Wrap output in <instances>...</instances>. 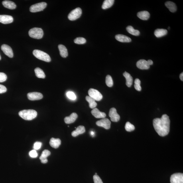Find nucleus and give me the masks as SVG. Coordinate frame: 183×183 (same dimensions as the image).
Here are the masks:
<instances>
[{"label":"nucleus","instance_id":"412c9836","mask_svg":"<svg viewBox=\"0 0 183 183\" xmlns=\"http://www.w3.org/2000/svg\"><path fill=\"white\" fill-rule=\"evenodd\" d=\"M58 47L61 56L63 58H67L68 56V52L66 47L62 44H60Z\"/></svg>","mask_w":183,"mask_h":183},{"label":"nucleus","instance_id":"4468645a","mask_svg":"<svg viewBox=\"0 0 183 183\" xmlns=\"http://www.w3.org/2000/svg\"><path fill=\"white\" fill-rule=\"evenodd\" d=\"M13 21V17L12 16L8 15H0V22L5 24H9Z\"/></svg>","mask_w":183,"mask_h":183},{"label":"nucleus","instance_id":"79ce46f5","mask_svg":"<svg viewBox=\"0 0 183 183\" xmlns=\"http://www.w3.org/2000/svg\"><path fill=\"white\" fill-rule=\"evenodd\" d=\"M147 62L148 64L150 65V66L153 64V62H152V61L151 60H148L147 61Z\"/></svg>","mask_w":183,"mask_h":183},{"label":"nucleus","instance_id":"bb28decb","mask_svg":"<svg viewBox=\"0 0 183 183\" xmlns=\"http://www.w3.org/2000/svg\"><path fill=\"white\" fill-rule=\"evenodd\" d=\"M86 100L88 102L89 104V107L91 109H94L97 106V103L95 100L90 96H87L85 97Z\"/></svg>","mask_w":183,"mask_h":183},{"label":"nucleus","instance_id":"c9c22d12","mask_svg":"<svg viewBox=\"0 0 183 183\" xmlns=\"http://www.w3.org/2000/svg\"><path fill=\"white\" fill-rule=\"evenodd\" d=\"M51 152L48 150H45L42 152L41 155L40 157L44 158H47L50 155Z\"/></svg>","mask_w":183,"mask_h":183},{"label":"nucleus","instance_id":"423d86ee","mask_svg":"<svg viewBox=\"0 0 183 183\" xmlns=\"http://www.w3.org/2000/svg\"><path fill=\"white\" fill-rule=\"evenodd\" d=\"M47 6V3L45 2H41L32 5L30 8V11L32 13L42 11Z\"/></svg>","mask_w":183,"mask_h":183},{"label":"nucleus","instance_id":"2eb2a0df","mask_svg":"<svg viewBox=\"0 0 183 183\" xmlns=\"http://www.w3.org/2000/svg\"><path fill=\"white\" fill-rule=\"evenodd\" d=\"M91 113L97 119H100V118H105L106 116V115L104 112H103L100 111L99 110L95 108L93 109L92 111H91Z\"/></svg>","mask_w":183,"mask_h":183},{"label":"nucleus","instance_id":"6ab92c4d","mask_svg":"<svg viewBox=\"0 0 183 183\" xmlns=\"http://www.w3.org/2000/svg\"><path fill=\"white\" fill-rule=\"evenodd\" d=\"M50 144L51 147L55 148H58L61 143V140L59 138H51L50 141Z\"/></svg>","mask_w":183,"mask_h":183},{"label":"nucleus","instance_id":"1a4fd4ad","mask_svg":"<svg viewBox=\"0 0 183 183\" xmlns=\"http://www.w3.org/2000/svg\"><path fill=\"white\" fill-rule=\"evenodd\" d=\"M111 121L107 118H103L102 119L96 122V124L99 127H102L106 129H109L111 127Z\"/></svg>","mask_w":183,"mask_h":183},{"label":"nucleus","instance_id":"ea45409f","mask_svg":"<svg viewBox=\"0 0 183 183\" xmlns=\"http://www.w3.org/2000/svg\"><path fill=\"white\" fill-rule=\"evenodd\" d=\"M7 91V89L5 86L0 85V94L5 93Z\"/></svg>","mask_w":183,"mask_h":183},{"label":"nucleus","instance_id":"a19ab883","mask_svg":"<svg viewBox=\"0 0 183 183\" xmlns=\"http://www.w3.org/2000/svg\"><path fill=\"white\" fill-rule=\"evenodd\" d=\"M40 159L41 160V162L42 164H46L48 162V160L47 158L42 157L40 156Z\"/></svg>","mask_w":183,"mask_h":183},{"label":"nucleus","instance_id":"a211bd4d","mask_svg":"<svg viewBox=\"0 0 183 183\" xmlns=\"http://www.w3.org/2000/svg\"><path fill=\"white\" fill-rule=\"evenodd\" d=\"M85 131V127L83 126L80 125L76 128V130L72 132V135L73 137H76L79 135L84 133Z\"/></svg>","mask_w":183,"mask_h":183},{"label":"nucleus","instance_id":"ddd939ff","mask_svg":"<svg viewBox=\"0 0 183 183\" xmlns=\"http://www.w3.org/2000/svg\"><path fill=\"white\" fill-rule=\"evenodd\" d=\"M137 68L141 70H147L150 68V66L147 61L144 60H141L138 61L136 63Z\"/></svg>","mask_w":183,"mask_h":183},{"label":"nucleus","instance_id":"4be33fe9","mask_svg":"<svg viewBox=\"0 0 183 183\" xmlns=\"http://www.w3.org/2000/svg\"><path fill=\"white\" fill-rule=\"evenodd\" d=\"M2 4L4 7L11 10L15 9L16 5L13 2L9 1H5L2 2Z\"/></svg>","mask_w":183,"mask_h":183},{"label":"nucleus","instance_id":"c03bdc74","mask_svg":"<svg viewBox=\"0 0 183 183\" xmlns=\"http://www.w3.org/2000/svg\"><path fill=\"white\" fill-rule=\"evenodd\" d=\"M91 135L92 136H94V135H95L94 132H93V131L91 132Z\"/></svg>","mask_w":183,"mask_h":183},{"label":"nucleus","instance_id":"e433bc0d","mask_svg":"<svg viewBox=\"0 0 183 183\" xmlns=\"http://www.w3.org/2000/svg\"><path fill=\"white\" fill-rule=\"evenodd\" d=\"M93 180L94 183H103L101 178L97 175L93 176Z\"/></svg>","mask_w":183,"mask_h":183},{"label":"nucleus","instance_id":"4c0bfd02","mask_svg":"<svg viewBox=\"0 0 183 183\" xmlns=\"http://www.w3.org/2000/svg\"><path fill=\"white\" fill-rule=\"evenodd\" d=\"M42 143L40 142H36L34 143L33 148L34 150H36L40 149L41 147Z\"/></svg>","mask_w":183,"mask_h":183},{"label":"nucleus","instance_id":"dca6fc26","mask_svg":"<svg viewBox=\"0 0 183 183\" xmlns=\"http://www.w3.org/2000/svg\"><path fill=\"white\" fill-rule=\"evenodd\" d=\"M78 115L76 113H73L68 117H66L64 118L65 123L67 124H70L74 123L76 121Z\"/></svg>","mask_w":183,"mask_h":183},{"label":"nucleus","instance_id":"72a5a7b5","mask_svg":"<svg viewBox=\"0 0 183 183\" xmlns=\"http://www.w3.org/2000/svg\"><path fill=\"white\" fill-rule=\"evenodd\" d=\"M66 94L67 97H68L69 99L72 100H74L76 99V96L74 93H73L72 92H68Z\"/></svg>","mask_w":183,"mask_h":183},{"label":"nucleus","instance_id":"f8f14e48","mask_svg":"<svg viewBox=\"0 0 183 183\" xmlns=\"http://www.w3.org/2000/svg\"><path fill=\"white\" fill-rule=\"evenodd\" d=\"M1 49L6 55L12 58L13 57V53L11 47L8 45L3 44L1 46Z\"/></svg>","mask_w":183,"mask_h":183},{"label":"nucleus","instance_id":"9b49d317","mask_svg":"<svg viewBox=\"0 0 183 183\" xmlns=\"http://www.w3.org/2000/svg\"><path fill=\"white\" fill-rule=\"evenodd\" d=\"M27 97L30 100L36 101L42 99L43 96L40 93L34 92L28 93Z\"/></svg>","mask_w":183,"mask_h":183},{"label":"nucleus","instance_id":"2f4dec72","mask_svg":"<svg viewBox=\"0 0 183 183\" xmlns=\"http://www.w3.org/2000/svg\"><path fill=\"white\" fill-rule=\"evenodd\" d=\"M75 43L78 44H84L86 42V40L83 37H77L74 40Z\"/></svg>","mask_w":183,"mask_h":183},{"label":"nucleus","instance_id":"f3484780","mask_svg":"<svg viewBox=\"0 0 183 183\" xmlns=\"http://www.w3.org/2000/svg\"><path fill=\"white\" fill-rule=\"evenodd\" d=\"M116 39L118 41L122 42H131V39L129 37L123 35L118 34L115 37Z\"/></svg>","mask_w":183,"mask_h":183},{"label":"nucleus","instance_id":"49530a36","mask_svg":"<svg viewBox=\"0 0 183 183\" xmlns=\"http://www.w3.org/2000/svg\"><path fill=\"white\" fill-rule=\"evenodd\" d=\"M95 175H97V173H95Z\"/></svg>","mask_w":183,"mask_h":183},{"label":"nucleus","instance_id":"b1692460","mask_svg":"<svg viewBox=\"0 0 183 183\" xmlns=\"http://www.w3.org/2000/svg\"><path fill=\"white\" fill-rule=\"evenodd\" d=\"M166 7L168 8L170 11L172 12H175L176 11L177 7L176 4L173 2L168 1L165 3Z\"/></svg>","mask_w":183,"mask_h":183},{"label":"nucleus","instance_id":"f257e3e1","mask_svg":"<svg viewBox=\"0 0 183 183\" xmlns=\"http://www.w3.org/2000/svg\"><path fill=\"white\" fill-rule=\"evenodd\" d=\"M170 121L169 117L166 114L162 115L161 118H156L153 121L155 130L161 136H166L170 132Z\"/></svg>","mask_w":183,"mask_h":183},{"label":"nucleus","instance_id":"a18cd8bd","mask_svg":"<svg viewBox=\"0 0 183 183\" xmlns=\"http://www.w3.org/2000/svg\"><path fill=\"white\" fill-rule=\"evenodd\" d=\"M1 55H0V60H1Z\"/></svg>","mask_w":183,"mask_h":183},{"label":"nucleus","instance_id":"393cba45","mask_svg":"<svg viewBox=\"0 0 183 183\" xmlns=\"http://www.w3.org/2000/svg\"><path fill=\"white\" fill-rule=\"evenodd\" d=\"M167 33V30L164 29H157L154 32L155 35L158 38L166 35Z\"/></svg>","mask_w":183,"mask_h":183},{"label":"nucleus","instance_id":"9d476101","mask_svg":"<svg viewBox=\"0 0 183 183\" xmlns=\"http://www.w3.org/2000/svg\"><path fill=\"white\" fill-rule=\"evenodd\" d=\"M109 116L111 118V121L113 122H118L120 119L119 115L117 113L116 110L114 107L112 108L110 110Z\"/></svg>","mask_w":183,"mask_h":183},{"label":"nucleus","instance_id":"0eeeda50","mask_svg":"<svg viewBox=\"0 0 183 183\" xmlns=\"http://www.w3.org/2000/svg\"><path fill=\"white\" fill-rule=\"evenodd\" d=\"M89 96L94 99L95 101H100L102 99L103 96L101 93L96 89L91 88L88 91Z\"/></svg>","mask_w":183,"mask_h":183},{"label":"nucleus","instance_id":"6e6552de","mask_svg":"<svg viewBox=\"0 0 183 183\" xmlns=\"http://www.w3.org/2000/svg\"><path fill=\"white\" fill-rule=\"evenodd\" d=\"M171 183H183V174L176 173L172 175L170 178Z\"/></svg>","mask_w":183,"mask_h":183},{"label":"nucleus","instance_id":"7ed1b4c3","mask_svg":"<svg viewBox=\"0 0 183 183\" xmlns=\"http://www.w3.org/2000/svg\"><path fill=\"white\" fill-rule=\"evenodd\" d=\"M33 53L36 58L46 62H50L51 58L49 55L46 53L42 51L38 50H35Z\"/></svg>","mask_w":183,"mask_h":183},{"label":"nucleus","instance_id":"aec40b11","mask_svg":"<svg viewBox=\"0 0 183 183\" xmlns=\"http://www.w3.org/2000/svg\"><path fill=\"white\" fill-rule=\"evenodd\" d=\"M123 75L126 79V84L128 87L131 86L133 82V78L129 73L125 72L123 73Z\"/></svg>","mask_w":183,"mask_h":183},{"label":"nucleus","instance_id":"c85d7f7f","mask_svg":"<svg viewBox=\"0 0 183 183\" xmlns=\"http://www.w3.org/2000/svg\"><path fill=\"white\" fill-rule=\"evenodd\" d=\"M126 29L127 31L132 35L137 36H139L140 34L139 31L134 29L133 27L131 26H128Z\"/></svg>","mask_w":183,"mask_h":183},{"label":"nucleus","instance_id":"a878e982","mask_svg":"<svg viewBox=\"0 0 183 183\" xmlns=\"http://www.w3.org/2000/svg\"><path fill=\"white\" fill-rule=\"evenodd\" d=\"M114 1V0H105L103 2L102 8L104 10L108 9L113 5Z\"/></svg>","mask_w":183,"mask_h":183},{"label":"nucleus","instance_id":"5701e85b","mask_svg":"<svg viewBox=\"0 0 183 183\" xmlns=\"http://www.w3.org/2000/svg\"><path fill=\"white\" fill-rule=\"evenodd\" d=\"M137 16L138 18L142 20H147L150 17V14L147 11H143L138 12Z\"/></svg>","mask_w":183,"mask_h":183},{"label":"nucleus","instance_id":"37998d69","mask_svg":"<svg viewBox=\"0 0 183 183\" xmlns=\"http://www.w3.org/2000/svg\"><path fill=\"white\" fill-rule=\"evenodd\" d=\"M180 78L181 80L183 81V73H182L180 75Z\"/></svg>","mask_w":183,"mask_h":183},{"label":"nucleus","instance_id":"39448f33","mask_svg":"<svg viewBox=\"0 0 183 183\" xmlns=\"http://www.w3.org/2000/svg\"><path fill=\"white\" fill-rule=\"evenodd\" d=\"M82 12V10L80 8H77L73 10L68 15L69 19L73 21L78 19L80 17Z\"/></svg>","mask_w":183,"mask_h":183},{"label":"nucleus","instance_id":"20e7f679","mask_svg":"<svg viewBox=\"0 0 183 183\" xmlns=\"http://www.w3.org/2000/svg\"><path fill=\"white\" fill-rule=\"evenodd\" d=\"M28 34L31 38L36 39H40L43 36L44 32L41 28H34L29 30Z\"/></svg>","mask_w":183,"mask_h":183},{"label":"nucleus","instance_id":"7c9ffc66","mask_svg":"<svg viewBox=\"0 0 183 183\" xmlns=\"http://www.w3.org/2000/svg\"><path fill=\"white\" fill-rule=\"evenodd\" d=\"M125 128L126 131L129 132L133 131L135 129L134 126L129 122H127L126 123Z\"/></svg>","mask_w":183,"mask_h":183},{"label":"nucleus","instance_id":"473e14b6","mask_svg":"<svg viewBox=\"0 0 183 183\" xmlns=\"http://www.w3.org/2000/svg\"><path fill=\"white\" fill-rule=\"evenodd\" d=\"M134 83H135V85L134 86L136 90L138 91H141V87L140 86L141 81L138 78L135 79Z\"/></svg>","mask_w":183,"mask_h":183},{"label":"nucleus","instance_id":"c756f323","mask_svg":"<svg viewBox=\"0 0 183 183\" xmlns=\"http://www.w3.org/2000/svg\"><path fill=\"white\" fill-rule=\"evenodd\" d=\"M106 84L108 87H111L113 85V81L112 77L110 75H107L105 79Z\"/></svg>","mask_w":183,"mask_h":183},{"label":"nucleus","instance_id":"f704fd0d","mask_svg":"<svg viewBox=\"0 0 183 183\" xmlns=\"http://www.w3.org/2000/svg\"><path fill=\"white\" fill-rule=\"evenodd\" d=\"M7 75L3 73L0 72V82H3L7 80Z\"/></svg>","mask_w":183,"mask_h":183},{"label":"nucleus","instance_id":"f03ea898","mask_svg":"<svg viewBox=\"0 0 183 183\" xmlns=\"http://www.w3.org/2000/svg\"><path fill=\"white\" fill-rule=\"evenodd\" d=\"M19 115L20 116L26 121H31L37 116V112L33 110H23L19 112Z\"/></svg>","mask_w":183,"mask_h":183},{"label":"nucleus","instance_id":"58836bf2","mask_svg":"<svg viewBox=\"0 0 183 183\" xmlns=\"http://www.w3.org/2000/svg\"><path fill=\"white\" fill-rule=\"evenodd\" d=\"M29 155L32 158H36L38 156V154L36 150H33L30 152Z\"/></svg>","mask_w":183,"mask_h":183},{"label":"nucleus","instance_id":"cd10ccee","mask_svg":"<svg viewBox=\"0 0 183 183\" xmlns=\"http://www.w3.org/2000/svg\"><path fill=\"white\" fill-rule=\"evenodd\" d=\"M36 76L38 78H44L46 75L42 69L39 68H37L34 70Z\"/></svg>","mask_w":183,"mask_h":183}]
</instances>
